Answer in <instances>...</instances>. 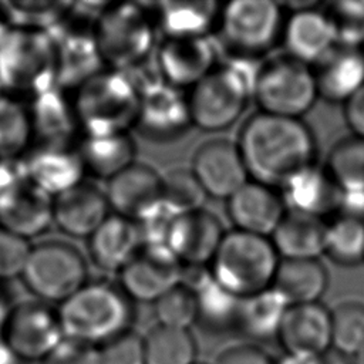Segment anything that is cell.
<instances>
[{
	"mask_svg": "<svg viewBox=\"0 0 364 364\" xmlns=\"http://www.w3.org/2000/svg\"><path fill=\"white\" fill-rule=\"evenodd\" d=\"M277 341L284 353H326L331 348V311L321 303L289 306Z\"/></svg>",
	"mask_w": 364,
	"mask_h": 364,
	"instance_id": "obj_22",
	"label": "cell"
},
{
	"mask_svg": "<svg viewBox=\"0 0 364 364\" xmlns=\"http://www.w3.org/2000/svg\"><path fill=\"white\" fill-rule=\"evenodd\" d=\"M284 9L270 0H233L220 6L216 31L229 58L259 61L282 40Z\"/></svg>",
	"mask_w": 364,
	"mask_h": 364,
	"instance_id": "obj_7",
	"label": "cell"
},
{
	"mask_svg": "<svg viewBox=\"0 0 364 364\" xmlns=\"http://www.w3.org/2000/svg\"><path fill=\"white\" fill-rule=\"evenodd\" d=\"M344 119L353 135L364 139V87L344 105Z\"/></svg>",
	"mask_w": 364,
	"mask_h": 364,
	"instance_id": "obj_49",
	"label": "cell"
},
{
	"mask_svg": "<svg viewBox=\"0 0 364 364\" xmlns=\"http://www.w3.org/2000/svg\"><path fill=\"white\" fill-rule=\"evenodd\" d=\"M64 337L95 347L132 330L135 303L118 282H87L58 307Z\"/></svg>",
	"mask_w": 364,
	"mask_h": 364,
	"instance_id": "obj_2",
	"label": "cell"
},
{
	"mask_svg": "<svg viewBox=\"0 0 364 364\" xmlns=\"http://www.w3.org/2000/svg\"><path fill=\"white\" fill-rule=\"evenodd\" d=\"M225 233L218 216L203 208L175 216L166 247L182 266L208 267Z\"/></svg>",
	"mask_w": 364,
	"mask_h": 364,
	"instance_id": "obj_17",
	"label": "cell"
},
{
	"mask_svg": "<svg viewBox=\"0 0 364 364\" xmlns=\"http://www.w3.org/2000/svg\"><path fill=\"white\" fill-rule=\"evenodd\" d=\"M100 364H145L144 336L128 330L98 347Z\"/></svg>",
	"mask_w": 364,
	"mask_h": 364,
	"instance_id": "obj_44",
	"label": "cell"
},
{
	"mask_svg": "<svg viewBox=\"0 0 364 364\" xmlns=\"http://www.w3.org/2000/svg\"><path fill=\"white\" fill-rule=\"evenodd\" d=\"M287 209L279 189L249 179L226 199V215L235 230L270 237Z\"/></svg>",
	"mask_w": 364,
	"mask_h": 364,
	"instance_id": "obj_18",
	"label": "cell"
},
{
	"mask_svg": "<svg viewBox=\"0 0 364 364\" xmlns=\"http://www.w3.org/2000/svg\"><path fill=\"white\" fill-rule=\"evenodd\" d=\"M324 168L341 192H364V139L355 135L338 139Z\"/></svg>",
	"mask_w": 364,
	"mask_h": 364,
	"instance_id": "obj_36",
	"label": "cell"
},
{
	"mask_svg": "<svg viewBox=\"0 0 364 364\" xmlns=\"http://www.w3.org/2000/svg\"><path fill=\"white\" fill-rule=\"evenodd\" d=\"M279 263L270 237L232 229L225 233L208 272L225 290L246 299L273 287Z\"/></svg>",
	"mask_w": 364,
	"mask_h": 364,
	"instance_id": "obj_4",
	"label": "cell"
},
{
	"mask_svg": "<svg viewBox=\"0 0 364 364\" xmlns=\"http://www.w3.org/2000/svg\"><path fill=\"white\" fill-rule=\"evenodd\" d=\"M139 101L125 71L104 68L77 88L73 107L84 135H107L135 128Z\"/></svg>",
	"mask_w": 364,
	"mask_h": 364,
	"instance_id": "obj_5",
	"label": "cell"
},
{
	"mask_svg": "<svg viewBox=\"0 0 364 364\" xmlns=\"http://www.w3.org/2000/svg\"><path fill=\"white\" fill-rule=\"evenodd\" d=\"M154 316L158 326L191 330L196 324L195 291L179 283L154 303Z\"/></svg>",
	"mask_w": 364,
	"mask_h": 364,
	"instance_id": "obj_43",
	"label": "cell"
},
{
	"mask_svg": "<svg viewBox=\"0 0 364 364\" xmlns=\"http://www.w3.org/2000/svg\"><path fill=\"white\" fill-rule=\"evenodd\" d=\"M156 31L151 6L141 3H107L92 27L105 68L118 71L149 60Z\"/></svg>",
	"mask_w": 364,
	"mask_h": 364,
	"instance_id": "obj_6",
	"label": "cell"
},
{
	"mask_svg": "<svg viewBox=\"0 0 364 364\" xmlns=\"http://www.w3.org/2000/svg\"><path fill=\"white\" fill-rule=\"evenodd\" d=\"M279 191L287 210L320 219L337 213L343 193L327 169L317 164L293 176Z\"/></svg>",
	"mask_w": 364,
	"mask_h": 364,
	"instance_id": "obj_25",
	"label": "cell"
},
{
	"mask_svg": "<svg viewBox=\"0 0 364 364\" xmlns=\"http://www.w3.org/2000/svg\"><path fill=\"white\" fill-rule=\"evenodd\" d=\"M196 364H203V363H196Z\"/></svg>",
	"mask_w": 364,
	"mask_h": 364,
	"instance_id": "obj_57",
	"label": "cell"
},
{
	"mask_svg": "<svg viewBox=\"0 0 364 364\" xmlns=\"http://www.w3.org/2000/svg\"><path fill=\"white\" fill-rule=\"evenodd\" d=\"M139 111L135 128L145 139L169 142L185 135L192 127L185 91L164 81L139 92Z\"/></svg>",
	"mask_w": 364,
	"mask_h": 364,
	"instance_id": "obj_13",
	"label": "cell"
},
{
	"mask_svg": "<svg viewBox=\"0 0 364 364\" xmlns=\"http://www.w3.org/2000/svg\"><path fill=\"white\" fill-rule=\"evenodd\" d=\"M9 311H10V310H7V309H6V304H4L3 299L0 297V337H1V331H3L4 323H6V320H7Z\"/></svg>",
	"mask_w": 364,
	"mask_h": 364,
	"instance_id": "obj_54",
	"label": "cell"
},
{
	"mask_svg": "<svg viewBox=\"0 0 364 364\" xmlns=\"http://www.w3.org/2000/svg\"><path fill=\"white\" fill-rule=\"evenodd\" d=\"M162 175L152 166L134 162L107 181L105 196L111 213L136 220L161 202Z\"/></svg>",
	"mask_w": 364,
	"mask_h": 364,
	"instance_id": "obj_20",
	"label": "cell"
},
{
	"mask_svg": "<svg viewBox=\"0 0 364 364\" xmlns=\"http://www.w3.org/2000/svg\"><path fill=\"white\" fill-rule=\"evenodd\" d=\"M145 364H196L198 346L191 330L152 327L144 336Z\"/></svg>",
	"mask_w": 364,
	"mask_h": 364,
	"instance_id": "obj_35",
	"label": "cell"
},
{
	"mask_svg": "<svg viewBox=\"0 0 364 364\" xmlns=\"http://www.w3.org/2000/svg\"><path fill=\"white\" fill-rule=\"evenodd\" d=\"M41 364H100L98 347L64 337Z\"/></svg>",
	"mask_w": 364,
	"mask_h": 364,
	"instance_id": "obj_47",
	"label": "cell"
},
{
	"mask_svg": "<svg viewBox=\"0 0 364 364\" xmlns=\"http://www.w3.org/2000/svg\"><path fill=\"white\" fill-rule=\"evenodd\" d=\"M236 144L249 178L276 189L317 164L316 135L303 118L257 111L245 119Z\"/></svg>",
	"mask_w": 364,
	"mask_h": 364,
	"instance_id": "obj_1",
	"label": "cell"
},
{
	"mask_svg": "<svg viewBox=\"0 0 364 364\" xmlns=\"http://www.w3.org/2000/svg\"><path fill=\"white\" fill-rule=\"evenodd\" d=\"M9 26H7V23H6V20H4V17L1 16V13H0V41L3 40V37L6 36V33L9 31Z\"/></svg>",
	"mask_w": 364,
	"mask_h": 364,
	"instance_id": "obj_55",
	"label": "cell"
},
{
	"mask_svg": "<svg viewBox=\"0 0 364 364\" xmlns=\"http://www.w3.org/2000/svg\"><path fill=\"white\" fill-rule=\"evenodd\" d=\"M327 220L287 210L270 240L280 259H320L324 255Z\"/></svg>",
	"mask_w": 364,
	"mask_h": 364,
	"instance_id": "obj_29",
	"label": "cell"
},
{
	"mask_svg": "<svg viewBox=\"0 0 364 364\" xmlns=\"http://www.w3.org/2000/svg\"><path fill=\"white\" fill-rule=\"evenodd\" d=\"M0 87L34 97L57 87L55 46L47 33L9 28L0 41Z\"/></svg>",
	"mask_w": 364,
	"mask_h": 364,
	"instance_id": "obj_8",
	"label": "cell"
},
{
	"mask_svg": "<svg viewBox=\"0 0 364 364\" xmlns=\"http://www.w3.org/2000/svg\"><path fill=\"white\" fill-rule=\"evenodd\" d=\"M31 247L27 240L0 226V279L23 274Z\"/></svg>",
	"mask_w": 364,
	"mask_h": 364,
	"instance_id": "obj_45",
	"label": "cell"
},
{
	"mask_svg": "<svg viewBox=\"0 0 364 364\" xmlns=\"http://www.w3.org/2000/svg\"><path fill=\"white\" fill-rule=\"evenodd\" d=\"M47 34L55 46L58 88H78L105 68L92 30L73 26L70 13Z\"/></svg>",
	"mask_w": 364,
	"mask_h": 364,
	"instance_id": "obj_16",
	"label": "cell"
},
{
	"mask_svg": "<svg viewBox=\"0 0 364 364\" xmlns=\"http://www.w3.org/2000/svg\"><path fill=\"white\" fill-rule=\"evenodd\" d=\"M289 306L284 297L273 287L242 299L237 333L255 341V344L277 340Z\"/></svg>",
	"mask_w": 364,
	"mask_h": 364,
	"instance_id": "obj_33",
	"label": "cell"
},
{
	"mask_svg": "<svg viewBox=\"0 0 364 364\" xmlns=\"http://www.w3.org/2000/svg\"><path fill=\"white\" fill-rule=\"evenodd\" d=\"M216 43L206 38H164L155 64L168 85L189 91L220 63Z\"/></svg>",
	"mask_w": 364,
	"mask_h": 364,
	"instance_id": "obj_14",
	"label": "cell"
},
{
	"mask_svg": "<svg viewBox=\"0 0 364 364\" xmlns=\"http://www.w3.org/2000/svg\"><path fill=\"white\" fill-rule=\"evenodd\" d=\"M109 215L105 192L84 181L53 200V220L73 237L88 239Z\"/></svg>",
	"mask_w": 364,
	"mask_h": 364,
	"instance_id": "obj_21",
	"label": "cell"
},
{
	"mask_svg": "<svg viewBox=\"0 0 364 364\" xmlns=\"http://www.w3.org/2000/svg\"><path fill=\"white\" fill-rule=\"evenodd\" d=\"M21 276L38 299L61 304L88 282V267L75 246L50 240L31 247Z\"/></svg>",
	"mask_w": 364,
	"mask_h": 364,
	"instance_id": "obj_10",
	"label": "cell"
},
{
	"mask_svg": "<svg viewBox=\"0 0 364 364\" xmlns=\"http://www.w3.org/2000/svg\"><path fill=\"white\" fill-rule=\"evenodd\" d=\"M252 100L262 112L303 118L318 100L313 67L284 53L266 58L259 64Z\"/></svg>",
	"mask_w": 364,
	"mask_h": 364,
	"instance_id": "obj_9",
	"label": "cell"
},
{
	"mask_svg": "<svg viewBox=\"0 0 364 364\" xmlns=\"http://www.w3.org/2000/svg\"><path fill=\"white\" fill-rule=\"evenodd\" d=\"M30 134V115L18 102L0 95V159L17 158Z\"/></svg>",
	"mask_w": 364,
	"mask_h": 364,
	"instance_id": "obj_42",
	"label": "cell"
},
{
	"mask_svg": "<svg viewBox=\"0 0 364 364\" xmlns=\"http://www.w3.org/2000/svg\"><path fill=\"white\" fill-rule=\"evenodd\" d=\"M220 6L213 0H165L151 4V11L164 38H206L216 31Z\"/></svg>",
	"mask_w": 364,
	"mask_h": 364,
	"instance_id": "obj_26",
	"label": "cell"
},
{
	"mask_svg": "<svg viewBox=\"0 0 364 364\" xmlns=\"http://www.w3.org/2000/svg\"><path fill=\"white\" fill-rule=\"evenodd\" d=\"M26 164L30 181L54 198L81 183L85 173L78 151L67 146H43Z\"/></svg>",
	"mask_w": 364,
	"mask_h": 364,
	"instance_id": "obj_28",
	"label": "cell"
},
{
	"mask_svg": "<svg viewBox=\"0 0 364 364\" xmlns=\"http://www.w3.org/2000/svg\"><path fill=\"white\" fill-rule=\"evenodd\" d=\"M331 311V347L351 358L364 350V303L347 300Z\"/></svg>",
	"mask_w": 364,
	"mask_h": 364,
	"instance_id": "obj_39",
	"label": "cell"
},
{
	"mask_svg": "<svg viewBox=\"0 0 364 364\" xmlns=\"http://www.w3.org/2000/svg\"><path fill=\"white\" fill-rule=\"evenodd\" d=\"M257 61L229 58L219 63L188 92L192 125L206 132L232 127L253 98Z\"/></svg>",
	"mask_w": 364,
	"mask_h": 364,
	"instance_id": "obj_3",
	"label": "cell"
},
{
	"mask_svg": "<svg viewBox=\"0 0 364 364\" xmlns=\"http://www.w3.org/2000/svg\"><path fill=\"white\" fill-rule=\"evenodd\" d=\"M215 364H276V358L255 343H243L223 350Z\"/></svg>",
	"mask_w": 364,
	"mask_h": 364,
	"instance_id": "obj_48",
	"label": "cell"
},
{
	"mask_svg": "<svg viewBox=\"0 0 364 364\" xmlns=\"http://www.w3.org/2000/svg\"><path fill=\"white\" fill-rule=\"evenodd\" d=\"M70 1H1L0 13L13 28L48 33L70 13Z\"/></svg>",
	"mask_w": 364,
	"mask_h": 364,
	"instance_id": "obj_38",
	"label": "cell"
},
{
	"mask_svg": "<svg viewBox=\"0 0 364 364\" xmlns=\"http://www.w3.org/2000/svg\"><path fill=\"white\" fill-rule=\"evenodd\" d=\"M87 240L94 264L117 274L144 246L135 220L115 213H111Z\"/></svg>",
	"mask_w": 364,
	"mask_h": 364,
	"instance_id": "obj_27",
	"label": "cell"
},
{
	"mask_svg": "<svg viewBox=\"0 0 364 364\" xmlns=\"http://www.w3.org/2000/svg\"><path fill=\"white\" fill-rule=\"evenodd\" d=\"M324 255L340 266L364 262V220L334 215L327 222Z\"/></svg>",
	"mask_w": 364,
	"mask_h": 364,
	"instance_id": "obj_37",
	"label": "cell"
},
{
	"mask_svg": "<svg viewBox=\"0 0 364 364\" xmlns=\"http://www.w3.org/2000/svg\"><path fill=\"white\" fill-rule=\"evenodd\" d=\"M323 7L336 38V46L364 48V0L328 1Z\"/></svg>",
	"mask_w": 364,
	"mask_h": 364,
	"instance_id": "obj_41",
	"label": "cell"
},
{
	"mask_svg": "<svg viewBox=\"0 0 364 364\" xmlns=\"http://www.w3.org/2000/svg\"><path fill=\"white\" fill-rule=\"evenodd\" d=\"M183 266L165 245L146 246L118 273V283L134 303H155L182 282Z\"/></svg>",
	"mask_w": 364,
	"mask_h": 364,
	"instance_id": "obj_12",
	"label": "cell"
},
{
	"mask_svg": "<svg viewBox=\"0 0 364 364\" xmlns=\"http://www.w3.org/2000/svg\"><path fill=\"white\" fill-rule=\"evenodd\" d=\"M0 90H1V87H0Z\"/></svg>",
	"mask_w": 364,
	"mask_h": 364,
	"instance_id": "obj_58",
	"label": "cell"
},
{
	"mask_svg": "<svg viewBox=\"0 0 364 364\" xmlns=\"http://www.w3.org/2000/svg\"><path fill=\"white\" fill-rule=\"evenodd\" d=\"M0 338L23 363L41 361L64 338L58 311L43 301H21L10 309Z\"/></svg>",
	"mask_w": 364,
	"mask_h": 364,
	"instance_id": "obj_11",
	"label": "cell"
},
{
	"mask_svg": "<svg viewBox=\"0 0 364 364\" xmlns=\"http://www.w3.org/2000/svg\"><path fill=\"white\" fill-rule=\"evenodd\" d=\"M206 198L191 168H175L162 173L161 202L175 215L203 209Z\"/></svg>",
	"mask_w": 364,
	"mask_h": 364,
	"instance_id": "obj_40",
	"label": "cell"
},
{
	"mask_svg": "<svg viewBox=\"0 0 364 364\" xmlns=\"http://www.w3.org/2000/svg\"><path fill=\"white\" fill-rule=\"evenodd\" d=\"M30 122L46 146H67L78 127L73 102L58 87L34 97Z\"/></svg>",
	"mask_w": 364,
	"mask_h": 364,
	"instance_id": "obj_31",
	"label": "cell"
},
{
	"mask_svg": "<svg viewBox=\"0 0 364 364\" xmlns=\"http://www.w3.org/2000/svg\"><path fill=\"white\" fill-rule=\"evenodd\" d=\"M196 296V324L208 333L237 331L242 299L219 286L208 274L192 289Z\"/></svg>",
	"mask_w": 364,
	"mask_h": 364,
	"instance_id": "obj_34",
	"label": "cell"
},
{
	"mask_svg": "<svg viewBox=\"0 0 364 364\" xmlns=\"http://www.w3.org/2000/svg\"><path fill=\"white\" fill-rule=\"evenodd\" d=\"M191 171L208 196L228 199L250 178L236 141L213 138L200 144Z\"/></svg>",
	"mask_w": 364,
	"mask_h": 364,
	"instance_id": "obj_15",
	"label": "cell"
},
{
	"mask_svg": "<svg viewBox=\"0 0 364 364\" xmlns=\"http://www.w3.org/2000/svg\"><path fill=\"white\" fill-rule=\"evenodd\" d=\"M318 98L346 104L364 87V48L336 46L313 65Z\"/></svg>",
	"mask_w": 364,
	"mask_h": 364,
	"instance_id": "obj_23",
	"label": "cell"
},
{
	"mask_svg": "<svg viewBox=\"0 0 364 364\" xmlns=\"http://www.w3.org/2000/svg\"><path fill=\"white\" fill-rule=\"evenodd\" d=\"M78 155L85 172L108 181L136 162V145L129 132L84 135Z\"/></svg>",
	"mask_w": 364,
	"mask_h": 364,
	"instance_id": "obj_32",
	"label": "cell"
},
{
	"mask_svg": "<svg viewBox=\"0 0 364 364\" xmlns=\"http://www.w3.org/2000/svg\"><path fill=\"white\" fill-rule=\"evenodd\" d=\"M328 280L327 267L320 259H280L273 289L290 306L320 303Z\"/></svg>",
	"mask_w": 364,
	"mask_h": 364,
	"instance_id": "obj_30",
	"label": "cell"
},
{
	"mask_svg": "<svg viewBox=\"0 0 364 364\" xmlns=\"http://www.w3.org/2000/svg\"><path fill=\"white\" fill-rule=\"evenodd\" d=\"M53 200L28 179L0 198V226L24 239L40 235L53 222Z\"/></svg>",
	"mask_w": 364,
	"mask_h": 364,
	"instance_id": "obj_24",
	"label": "cell"
},
{
	"mask_svg": "<svg viewBox=\"0 0 364 364\" xmlns=\"http://www.w3.org/2000/svg\"><path fill=\"white\" fill-rule=\"evenodd\" d=\"M320 363L321 364H353V358L331 347L320 355Z\"/></svg>",
	"mask_w": 364,
	"mask_h": 364,
	"instance_id": "obj_52",
	"label": "cell"
},
{
	"mask_svg": "<svg viewBox=\"0 0 364 364\" xmlns=\"http://www.w3.org/2000/svg\"><path fill=\"white\" fill-rule=\"evenodd\" d=\"M320 355L303 353H284L282 357L276 360V364H321Z\"/></svg>",
	"mask_w": 364,
	"mask_h": 364,
	"instance_id": "obj_51",
	"label": "cell"
},
{
	"mask_svg": "<svg viewBox=\"0 0 364 364\" xmlns=\"http://www.w3.org/2000/svg\"><path fill=\"white\" fill-rule=\"evenodd\" d=\"M336 215L364 220V192H343Z\"/></svg>",
	"mask_w": 364,
	"mask_h": 364,
	"instance_id": "obj_50",
	"label": "cell"
},
{
	"mask_svg": "<svg viewBox=\"0 0 364 364\" xmlns=\"http://www.w3.org/2000/svg\"><path fill=\"white\" fill-rule=\"evenodd\" d=\"M353 364H364V350L353 358Z\"/></svg>",
	"mask_w": 364,
	"mask_h": 364,
	"instance_id": "obj_56",
	"label": "cell"
},
{
	"mask_svg": "<svg viewBox=\"0 0 364 364\" xmlns=\"http://www.w3.org/2000/svg\"><path fill=\"white\" fill-rule=\"evenodd\" d=\"M280 44L284 54L310 67L336 47L331 24L318 6L290 10L284 18Z\"/></svg>",
	"mask_w": 364,
	"mask_h": 364,
	"instance_id": "obj_19",
	"label": "cell"
},
{
	"mask_svg": "<svg viewBox=\"0 0 364 364\" xmlns=\"http://www.w3.org/2000/svg\"><path fill=\"white\" fill-rule=\"evenodd\" d=\"M23 361L0 338V364H21Z\"/></svg>",
	"mask_w": 364,
	"mask_h": 364,
	"instance_id": "obj_53",
	"label": "cell"
},
{
	"mask_svg": "<svg viewBox=\"0 0 364 364\" xmlns=\"http://www.w3.org/2000/svg\"><path fill=\"white\" fill-rule=\"evenodd\" d=\"M175 216L176 215L171 212L162 202L139 216L135 223L139 229L142 243L146 246H166L168 233Z\"/></svg>",
	"mask_w": 364,
	"mask_h": 364,
	"instance_id": "obj_46",
	"label": "cell"
}]
</instances>
